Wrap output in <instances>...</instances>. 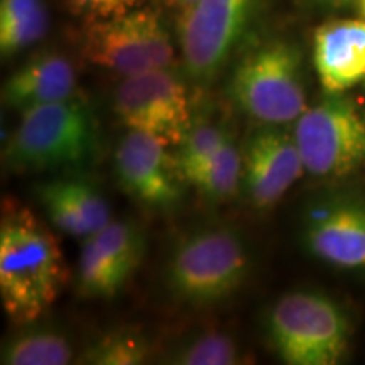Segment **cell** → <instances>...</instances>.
I'll return each instance as SVG.
<instances>
[{
  "instance_id": "cell-1",
  "label": "cell",
  "mask_w": 365,
  "mask_h": 365,
  "mask_svg": "<svg viewBox=\"0 0 365 365\" xmlns=\"http://www.w3.org/2000/svg\"><path fill=\"white\" fill-rule=\"evenodd\" d=\"M66 281L56 237L24 205L6 202L0 220V299L16 325L26 327L53 307Z\"/></svg>"
},
{
  "instance_id": "cell-2",
  "label": "cell",
  "mask_w": 365,
  "mask_h": 365,
  "mask_svg": "<svg viewBox=\"0 0 365 365\" xmlns=\"http://www.w3.org/2000/svg\"><path fill=\"white\" fill-rule=\"evenodd\" d=\"M250 271V255L239 232L225 225L195 228L175 245L166 264L173 298L193 308L234 296Z\"/></svg>"
},
{
  "instance_id": "cell-3",
  "label": "cell",
  "mask_w": 365,
  "mask_h": 365,
  "mask_svg": "<svg viewBox=\"0 0 365 365\" xmlns=\"http://www.w3.org/2000/svg\"><path fill=\"white\" fill-rule=\"evenodd\" d=\"M97 145V122L85 100L71 97L22 110L4 149L11 171L39 173L78 166Z\"/></svg>"
},
{
  "instance_id": "cell-4",
  "label": "cell",
  "mask_w": 365,
  "mask_h": 365,
  "mask_svg": "<svg viewBox=\"0 0 365 365\" xmlns=\"http://www.w3.org/2000/svg\"><path fill=\"white\" fill-rule=\"evenodd\" d=\"M266 335L287 365H336L346 355L352 325L345 309L319 291H291L272 304Z\"/></svg>"
},
{
  "instance_id": "cell-5",
  "label": "cell",
  "mask_w": 365,
  "mask_h": 365,
  "mask_svg": "<svg viewBox=\"0 0 365 365\" xmlns=\"http://www.w3.org/2000/svg\"><path fill=\"white\" fill-rule=\"evenodd\" d=\"M228 93L259 124L296 122L307 110L299 49L282 39L257 46L235 68Z\"/></svg>"
},
{
  "instance_id": "cell-6",
  "label": "cell",
  "mask_w": 365,
  "mask_h": 365,
  "mask_svg": "<svg viewBox=\"0 0 365 365\" xmlns=\"http://www.w3.org/2000/svg\"><path fill=\"white\" fill-rule=\"evenodd\" d=\"M293 134L309 175L346 178L365 168V115L341 93L307 107Z\"/></svg>"
},
{
  "instance_id": "cell-7",
  "label": "cell",
  "mask_w": 365,
  "mask_h": 365,
  "mask_svg": "<svg viewBox=\"0 0 365 365\" xmlns=\"http://www.w3.org/2000/svg\"><path fill=\"white\" fill-rule=\"evenodd\" d=\"M83 56L91 65L132 76L170 68L175 48L159 12L134 9L110 19L88 22Z\"/></svg>"
},
{
  "instance_id": "cell-8",
  "label": "cell",
  "mask_w": 365,
  "mask_h": 365,
  "mask_svg": "<svg viewBox=\"0 0 365 365\" xmlns=\"http://www.w3.org/2000/svg\"><path fill=\"white\" fill-rule=\"evenodd\" d=\"M262 0H196L182 9L178 38L191 78L210 81L247 33Z\"/></svg>"
},
{
  "instance_id": "cell-9",
  "label": "cell",
  "mask_w": 365,
  "mask_h": 365,
  "mask_svg": "<svg viewBox=\"0 0 365 365\" xmlns=\"http://www.w3.org/2000/svg\"><path fill=\"white\" fill-rule=\"evenodd\" d=\"M113 112L129 130L156 137L168 148H178L193 124L188 88L168 68L124 76L113 95Z\"/></svg>"
},
{
  "instance_id": "cell-10",
  "label": "cell",
  "mask_w": 365,
  "mask_h": 365,
  "mask_svg": "<svg viewBox=\"0 0 365 365\" xmlns=\"http://www.w3.org/2000/svg\"><path fill=\"white\" fill-rule=\"evenodd\" d=\"M304 173L294 134L279 125L261 124L242 148V185L245 200L257 210L281 202Z\"/></svg>"
},
{
  "instance_id": "cell-11",
  "label": "cell",
  "mask_w": 365,
  "mask_h": 365,
  "mask_svg": "<svg viewBox=\"0 0 365 365\" xmlns=\"http://www.w3.org/2000/svg\"><path fill=\"white\" fill-rule=\"evenodd\" d=\"M145 254V239L132 222L112 220L83 240L78 261V291L85 298L110 299L120 293Z\"/></svg>"
},
{
  "instance_id": "cell-12",
  "label": "cell",
  "mask_w": 365,
  "mask_h": 365,
  "mask_svg": "<svg viewBox=\"0 0 365 365\" xmlns=\"http://www.w3.org/2000/svg\"><path fill=\"white\" fill-rule=\"evenodd\" d=\"M166 148L156 137L129 130L113 154V170L120 188L148 207L171 208L181 198L182 176Z\"/></svg>"
},
{
  "instance_id": "cell-13",
  "label": "cell",
  "mask_w": 365,
  "mask_h": 365,
  "mask_svg": "<svg viewBox=\"0 0 365 365\" xmlns=\"http://www.w3.org/2000/svg\"><path fill=\"white\" fill-rule=\"evenodd\" d=\"M308 252L339 269H365V200L341 195L309 208L303 227Z\"/></svg>"
},
{
  "instance_id": "cell-14",
  "label": "cell",
  "mask_w": 365,
  "mask_h": 365,
  "mask_svg": "<svg viewBox=\"0 0 365 365\" xmlns=\"http://www.w3.org/2000/svg\"><path fill=\"white\" fill-rule=\"evenodd\" d=\"M313 63L327 95L344 93L365 80V21L340 19L319 26Z\"/></svg>"
},
{
  "instance_id": "cell-15",
  "label": "cell",
  "mask_w": 365,
  "mask_h": 365,
  "mask_svg": "<svg viewBox=\"0 0 365 365\" xmlns=\"http://www.w3.org/2000/svg\"><path fill=\"white\" fill-rule=\"evenodd\" d=\"M38 195L53 225L75 239H88L112 222L107 200L86 180L58 178L44 182Z\"/></svg>"
},
{
  "instance_id": "cell-16",
  "label": "cell",
  "mask_w": 365,
  "mask_h": 365,
  "mask_svg": "<svg viewBox=\"0 0 365 365\" xmlns=\"http://www.w3.org/2000/svg\"><path fill=\"white\" fill-rule=\"evenodd\" d=\"M76 70L59 53H39L9 76L2 88V102L11 108L26 110L36 105L75 97Z\"/></svg>"
},
{
  "instance_id": "cell-17",
  "label": "cell",
  "mask_w": 365,
  "mask_h": 365,
  "mask_svg": "<svg viewBox=\"0 0 365 365\" xmlns=\"http://www.w3.org/2000/svg\"><path fill=\"white\" fill-rule=\"evenodd\" d=\"M0 359L4 365H66L73 362V349L61 331L36 327L11 336Z\"/></svg>"
},
{
  "instance_id": "cell-18",
  "label": "cell",
  "mask_w": 365,
  "mask_h": 365,
  "mask_svg": "<svg viewBox=\"0 0 365 365\" xmlns=\"http://www.w3.org/2000/svg\"><path fill=\"white\" fill-rule=\"evenodd\" d=\"M175 365H237L244 362L240 345L225 331L198 330L181 339L166 355Z\"/></svg>"
},
{
  "instance_id": "cell-19",
  "label": "cell",
  "mask_w": 365,
  "mask_h": 365,
  "mask_svg": "<svg viewBox=\"0 0 365 365\" xmlns=\"http://www.w3.org/2000/svg\"><path fill=\"white\" fill-rule=\"evenodd\" d=\"M190 185L213 202H225L237 193L242 185V150L232 135L207 163L186 176Z\"/></svg>"
},
{
  "instance_id": "cell-20",
  "label": "cell",
  "mask_w": 365,
  "mask_h": 365,
  "mask_svg": "<svg viewBox=\"0 0 365 365\" xmlns=\"http://www.w3.org/2000/svg\"><path fill=\"white\" fill-rule=\"evenodd\" d=\"M150 345L143 331L118 328L100 335L83 350L80 364L90 365H139L148 362Z\"/></svg>"
},
{
  "instance_id": "cell-21",
  "label": "cell",
  "mask_w": 365,
  "mask_h": 365,
  "mask_svg": "<svg viewBox=\"0 0 365 365\" xmlns=\"http://www.w3.org/2000/svg\"><path fill=\"white\" fill-rule=\"evenodd\" d=\"M230 135L232 134L225 129V125L218 124V122L202 120L198 124H191L185 139L178 145L175 156L182 180H186V176L193 173L196 168L207 163Z\"/></svg>"
},
{
  "instance_id": "cell-22",
  "label": "cell",
  "mask_w": 365,
  "mask_h": 365,
  "mask_svg": "<svg viewBox=\"0 0 365 365\" xmlns=\"http://www.w3.org/2000/svg\"><path fill=\"white\" fill-rule=\"evenodd\" d=\"M48 24L49 19L46 6L26 14L19 19L0 24V51H2V56H14V54L21 53L22 49L38 43L48 31Z\"/></svg>"
},
{
  "instance_id": "cell-23",
  "label": "cell",
  "mask_w": 365,
  "mask_h": 365,
  "mask_svg": "<svg viewBox=\"0 0 365 365\" xmlns=\"http://www.w3.org/2000/svg\"><path fill=\"white\" fill-rule=\"evenodd\" d=\"M68 9L86 21H102L139 9L143 0H66Z\"/></svg>"
},
{
  "instance_id": "cell-24",
  "label": "cell",
  "mask_w": 365,
  "mask_h": 365,
  "mask_svg": "<svg viewBox=\"0 0 365 365\" xmlns=\"http://www.w3.org/2000/svg\"><path fill=\"white\" fill-rule=\"evenodd\" d=\"M173 2H175V4H176V6H178V7H180V9H181V11H182V9L190 7V6H191V4H195V2H196V0H173Z\"/></svg>"
},
{
  "instance_id": "cell-25",
  "label": "cell",
  "mask_w": 365,
  "mask_h": 365,
  "mask_svg": "<svg viewBox=\"0 0 365 365\" xmlns=\"http://www.w3.org/2000/svg\"><path fill=\"white\" fill-rule=\"evenodd\" d=\"M327 2H330L331 6H346V4H350L352 0H327Z\"/></svg>"
},
{
  "instance_id": "cell-26",
  "label": "cell",
  "mask_w": 365,
  "mask_h": 365,
  "mask_svg": "<svg viewBox=\"0 0 365 365\" xmlns=\"http://www.w3.org/2000/svg\"><path fill=\"white\" fill-rule=\"evenodd\" d=\"M360 7H362V12H364V17H365V0H360Z\"/></svg>"
}]
</instances>
